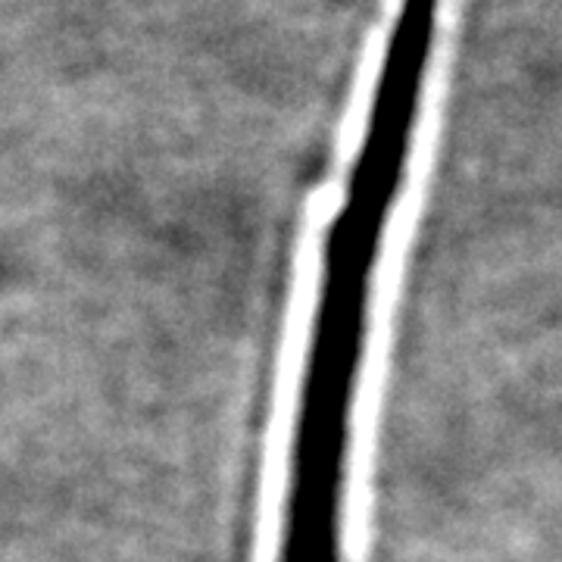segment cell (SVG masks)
Returning a JSON list of instances; mask_svg holds the SVG:
<instances>
[{
  "mask_svg": "<svg viewBox=\"0 0 562 562\" xmlns=\"http://www.w3.org/2000/svg\"><path fill=\"white\" fill-rule=\"evenodd\" d=\"M435 25L438 0H403L347 198L325 235L319 303L291 443L279 562H341L347 450L372 276L379 269L391 210L401 198Z\"/></svg>",
  "mask_w": 562,
  "mask_h": 562,
  "instance_id": "cell-1",
  "label": "cell"
}]
</instances>
